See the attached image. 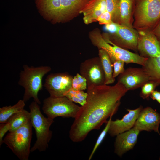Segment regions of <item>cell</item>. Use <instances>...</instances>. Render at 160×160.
<instances>
[{"label": "cell", "mask_w": 160, "mask_h": 160, "mask_svg": "<svg viewBox=\"0 0 160 160\" xmlns=\"http://www.w3.org/2000/svg\"><path fill=\"white\" fill-rule=\"evenodd\" d=\"M135 0H119L118 23L132 27L131 21Z\"/></svg>", "instance_id": "ac0fdd59"}, {"label": "cell", "mask_w": 160, "mask_h": 160, "mask_svg": "<svg viewBox=\"0 0 160 160\" xmlns=\"http://www.w3.org/2000/svg\"><path fill=\"white\" fill-rule=\"evenodd\" d=\"M143 109L141 106L137 108L131 110L127 109L128 113L121 119L111 120L108 133L112 137L129 130L134 126L138 115Z\"/></svg>", "instance_id": "5bb4252c"}, {"label": "cell", "mask_w": 160, "mask_h": 160, "mask_svg": "<svg viewBox=\"0 0 160 160\" xmlns=\"http://www.w3.org/2000/svg\"><path fill=\"white\" fill-rule=\"evenodd\" d=\"M64 96L74 103H79L82 106L86 103L87 94L83 90H76L71 88L65 93Z\"/></svg>", "instance_id": "603a6c76"}, {"label": "cell", "mask_w": 160, "mask_h": 160, "mask_svg": "<svg viewBox=\"0 0 160 160\" xmlns=\"http://www.w3.org/2000/svg\"><path fill=\"white\" fill-rule=\"evenodd\" d=\"M160 19V0H138L135 12V28L145 29Z\"/></svg>", "instance_id": "ba28073f"}, {"label": "cell", "mask_w": 160, "mask_h": 160, "mask_svg": "<svg viewBox=\"0 0 160 160\" xmlns=\"http://www.w3.org/2000/svg\"><path fill=\"white\" fill-rule=\"evenodd\" d=\"M160 124V113L147 107L141 111L134 127L140 132L154 131L160 135L159 130Z\"/></svg>", "instance_id": "4fadbf2b"}, {"label": "cell", "mask_w": 160, "mask_h": 160, "mask_svg": "<svg viewBox=\"0 0 160 160\" xmlns=\"http://www.w3.org/2000/svg\"><path fill=\"white\" fill-rule=\"evenodd\" d=\"M155 33L158 36L160 37V23L156 29Z\"/></svg>", "instance_id": "d6a6232c"}, {"label": "cell", "mask_w": 160, "mask_h": 160, "mask_svg": "<svg viewBox=\"0 0 160 160\" xmlns=\"http://www.w3.org/2000/svg\"><path fill=\"white\" fill-rule=\"evenodd\" d=\"M81 108L65 96H50L44 100L42 110L47 117L54 119L58 117L74 118Z\"/></svg>", "instance_id": "52a82bcc"}, {"label": "cell", "mask_w": 160, "mask_h": 160, "mask_svg": "<svg viewBox=\"0 0 160 160\" xmlns=\"http://www.w3.org/2000/svg\"><path fill=\"white\" fill-rule=\"evenodd\" d=\"M31 121L30 112L23 109L11 116L8 120L10 125L9 132L15 130Z\"/></svg>", "instance_id": "44dd1931"}, {"label": "cell", "mask_w": 160, "mask_h": 160, "mask_svg": "<svg viewBox=\"0 0 160 160\" xmlns=\"http://www.w3.org/2000/svg\"><path fill=\"white\" fill-rule=\"evenodd\" d=\"M10 125L9 123L7 122L5 123H0V146L3 143L4 137L6 133L9 131Z\"/></svg>", "instance_id": "f546056e"}, {"label": "cell", "mask_w": 160, "mask_h": 160, "mask_svg": "<svg viewBox=\"0 0 160 160\" xmlns=\"http://www.w3.org/2000/svg\"><path fill=\"white\" fill-rule=\"evenodd\" d=\"M106 29L109 32L114 34L116 30V23L113 22L111 23L105 25Z\"/></svg>", "instance_id": "4dcf8cb0"}, {"label": "cell", "mask_w": 160, "mask_h": 160, "mask_svg": "<svg viewBox=\"0 0 160 160\" xmlns=\"http://www.w3.org/2000/svg\"></svg>", "instance_id": "836d02e7"}, {"label": "cell", "mask_w": 160, "mask_h": 160, "mask_svg": "<svg viewBox=\"0 0 160 160\" xmlns=\"http://www.w3.org/2000/svg\"><path fill=\"white\" fill-rule=\"evenodd\" d=\"M140 131L134 127L129 130L116 135L114 143V152L121 157L127 151L133 149L137 143Z\"/></svg>", "instance_id": "2e32d148"}, {"label": "cell", "mask_w": 160, "mask_h": 160, "mask_svg": "<svg viewBox=\"0 0 160 160\" xmlns=\"http://www.w3.org/2000/svg\"><path fill=\"white\" fill-rule=\"evenodd\" d=\"M112 117H111L109 118V120L106 123V125L104 129L103 130L98 136L91 153L89 156V160L91 159L95 151L102 142L107 133H108L111 121V120Z\"/></svg>", "instance_id": "4316f807"}, {"label": "cell", "mask_w": 160, "mask_h": 160, "mask_svg": "<svg viewBox=\"0 0 160 160\" xmlns=\"http://www.w3.org/2000/svg\"><path fill=\"white\" fill-rule=\"evenodd\" d=\"M116 24V30L114 34L117 37L115 41L113 43L122 48L137 50L139 33L132 27Z\"/></svg>", "instance_id": "9a60e30c"}, {"label": "cell", "mask_w": 160, "mask_h": 160, "mask_svg": "<svg viewBox=\"0 0 160 160\" xmlns=\"http://www.w3.org/2000/svg\"><path fill=\"white\" fill-rule=\"evenodd\" d=\"M125 62L120 60H116L112 63L113 70V76L114 78L123 73L125 70L124 66Z\"/></svg>", "instance_id": "83f0119b"}, {"label": "cell", "mask_w": 160, "mask_h": 160, "mask_svg": "<svg viewBox=\"0 0 160 160\" xmlns=\"http://www.w3.org/2000/svg\"><path fill=\"white\" fill-rule=\"evenodd\" d=\"M159 84L152 80L148 81L141 87V91L140 94V97L144 99L148 100L152 92Z\"/></svg>", "instance_id": "d4e9b609"}, {"label": "cell", "mask_w": 160, "mask_h": 160, "mask_svg": "<svg viewBox=\"0 0 160 160\" xmlns=\"http://www.w3.org/2000/svg\"><path fill=\"white\" fill-rule=\"evenodd\" d=\"M73 77L66 72L51 73L46 77L44 86L50 96H63L72 88Z\"/></svg>", "instance_id": "30bf717a"}, {"label": "cell", "mask_w": 160, "mask_h": 160, "mask_svg": "<svg viewBox=\"0 0 160 160\" xmlns=\"http://www.w3.org/2000/svg\"><path fill=\"white\" fill-rule=\"evenodd\" d=\"M106 11L110 13L112 21L118 23L119 0H106Z\"/></svg>", "instance_id": "cb8c5ba5"}, {"label": "cell", "mask_w": 160, "mask_h": 160, "mask_svg": "<svg viewBox=\"0 0 160 160\" xmlns=\"http://www.w3.org/2000/svg\"><path fill=\"white\" fill-rule=\"evenodd\" d=\"M23 68L19 73L18 81V84L24 89L23 100L25 103L33 98L34 101L40 104L38 92L42 89L43 77L51 71V68L48 66L30 67L27 65H24Z\"/></svg>", "instance_id": "7a4b0ae2"}, {"label": "cell", "mask_w": 160, "mask_h": 160, "mask_svg": "<svg viewBox=\"0 0 160 160\" xmlns=\"http://www.w3.org/2000/svg\"><path fill=\"white\" fill-rule=\"evenodd\" d=\"M97 21L100 24L105 25L110 24L113 22L111 14L107 11L99 17Z\"/></svg>", "instance_id": "f1b7e54d"}, {"label": "cell", "mask_w": 160, "mask_h": 160, "mask_svg": "<svg viewBox=\"0 0 160 160\" xmlns=\"http://www.w3.org/2000/svg\"><path fill=\"white\" fill-rule=\"evenodd\" d=\"M138 33L137 49L141 56L147 58L158 56L160 54V42L154 33L141 31Z\"/></svg>", "instance_id": "7c38bea8"}, {"label": "cell", "mask_w": 160, "mask_h": 160, "mask_svg": "<svg viewBox=\"0 0 160 160\" xmlns=\"http://www.w3.org/2000/svg\"><path fill=\"white\" fill-rule=\"evenodd\" d=\"M72 88L76 90H84L87 89L86 79L80 74L77 73L73 77Z\"/></svg>", "instance_id": "484cf974"}, {"label": "cell", "mask_w": 160, "mask_h": 160, "mask_svg": "<svg viewBox=\"0 0 160 160\" xmlns=\"http://www.w3.org/2000/svg\"><path fill=\"white\" fill-rule=\"evenodd\" d=\"M119 76L117 82L122 84L128 91L141 87L150 80L149 76L143 67L128 68Z\"/></svg>", "instance_id": "8fae6325"}, {"label": "cell", "mask_w": 160, "mask_h": 160, "mask_svg": "<svg viewBox=\"0 0 160 160\" xmlns=\"http://www.w3.org/2000/svg\"><path fill=\"white\" fill-rule=\"evenodd\" d=\"M98 55L105 73V84L113 83L115 78L113 76V65L109 55L105 50L101 49H99Z\"/></svg>", "instance_id": "ffe728a7"}, {"label": "cell", "mask_w": 160, "mask_h": 160, "mask_svg": "<svg viewBox=\"0 0 160 160\" xmlns=\"http://www.w3.org/2000/svg\"><path fill=\"white\" fill-rule=\"evenodd\" d=\"M90 0H35L38 7L52 18L61 21L80 12Z\"/></svg>", "instance_id": "277c9868"}, {"label": "cell", "mask_w": 160, "mask_h": 160, "mask_svg": "<svg viewBox=\"0 0 160 160\" xmlns=\"http://www.w3.org/2000/svg\"><path fill=\"white\" fill-rule=\"evenodd\" d=\"M89 37L94 45L108 53L112 63L116 60H120L126 64L134 63L143 66L148 59L116 45L106 34L102 36L98 29L90 32Z\"/></svg>", "instance_id": "3957f363"}, {"label": "cell", "mask_w": 160, "mask_h": 160, "mask_svg": "<svg viewBox=\"0 0 160 160\" xmlns=\"http://www.w3.org/2000/svg\"><path fill=\"white\" fill-rule=\"evenodd\" d=\"M33 127L31 121L14 131L9 132L3 139V143L20 160H28Z\"/></svg>", "instance_id": "8992f818"}, {"label": "cell", "mask_w": 160, "mask_h": 160, "mask_svg": "<svg viewBox=\"0 0 160 160\" xmlns=\"http://www.w3.org/2000/svg\"><path fill=\"white\" fill-rule=\"evenodd\" d=\"M142 67L149 76L150 80L160 84V54L157 57L148 58Z\"/></svg>", "instance_id": "d6986e66"}, {"label": "cell", "mask_w": 160, "mask_h": 160, "mask_svg": "<svg viewBox=\"0 0 160 160\" xmlns=\"http://www.w3.org/2000/svg\"><path fill=\"white\" fill-rule=\"evenodd\" d=\"M25 102L20 100L12 106H3L0 108V123H5L13 115L24 109Z\"/></svg>", "instance_id": "7402d4cb"}, {"label": "cell", "mask_w": 160, "mask_h": 160, "mask_svg": "<svg viewBox=\"0 0 160 160\" xmlns=\"http://www.w3.org/2000/svg\"><path fill=\"white\" fill-rule=\"evenodd\" d=\"M150 97L153 100H156L160 104V92L154 90L151 93Z\"/></svg>", "instance_id": "1f68e13d"}, {"label": "cell", "mask_w": 160, "mask_h": 160, "mask_svg": "<svg viewBox=\"0 0 160 160\" xmlns=\"http://www.w3.org/2000/svg\"><path fill=\"white\" fill-rule=\"evenodd\" d=\"M31 121L34 128L36 140L31 148V152L38 150L39 152L46 151L52 136L50 127L54 123V119L45 117L41 113L39 104L34 101L29 106Z\"/></svg>", "instance_id": "5b68a950"}, {"label": "cell", "mask_w": 160, "mask_h": 160, "mask_svg": "<svg viewBox=\"0 0 160 160\" xmlns=\"http://www.w3.org/2000/svg\"><path fill=\"white\" fill-rule=\"evenodd\" d=\"M106 11V0H90L79 13L83 14L84 23L88 25L96 22L99 17Z\"/></svg>", "instance_id": "e0dca14e"}, {"label": "cell", "mask_w": 160, "mask_h": 160, "mask_svg": "<svg viewBox=\"0 0 160 160\" xmlns=\"http://www.w3.org/2000/svg\"><path fill=\"white\" fill-rule=\"evenodd\" d=\"M128 91L118 82L112 86L104 84L87 88L86 103L81 106L70 128L71 140L81 142L91 131L99 129L116 113L121 98Z\"/></svg>", "instance_id": "6da1fadb"}, {"label": "cell", "mask_w": 160, "mask_h": 160, "mask_svg": "<svg viewBox=\"0 0 160 160\" xmlns=\"http://www.w3.org/2000/svg\"><path fill=\"white\" fill-rule=\"evenodd\" d=\"M79 73L86 79L87 88L105 84V73L99 57L89 59L81 63Z\"/></svg>", "instance_id": "9c48e42d"}]
</instances>
